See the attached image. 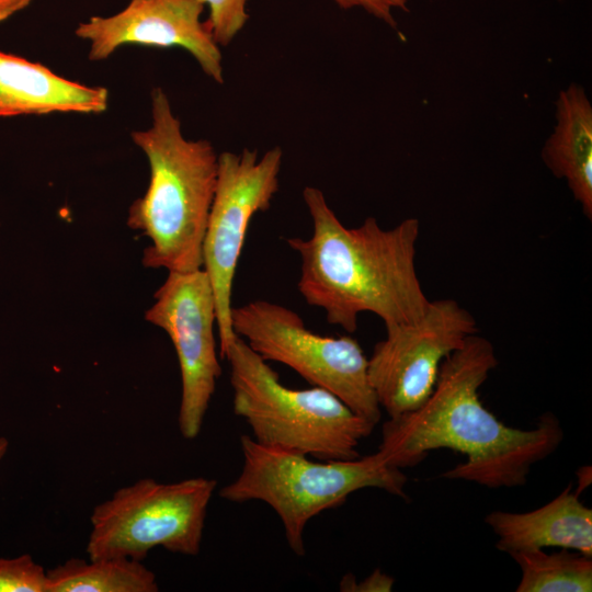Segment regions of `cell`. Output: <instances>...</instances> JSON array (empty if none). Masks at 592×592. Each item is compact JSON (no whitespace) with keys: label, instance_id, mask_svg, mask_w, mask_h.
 Here are the masks:
<instances>
[{"label":"cell","instance_id":"2","mask_svg":"<svg viewBox=\"0 0 592 592\" xmlns=\"http://www.w3.org/2000/svg\"><path fill=\"white\" fill-rule=\"evenodd\" d=\"M312 221L308 239L288 238L301 260L297 287L327 321L353 333L362 312L378 316L385 328L419 321L426 297L415 267L420 223L406 218L384 229L375 217L345 227L317 187L303 191Z\"/></svg>","mask_w":592,"mask_h":592},{"label":"cell","instance_id":"12","mask_svg":"<svg viewBox=\"0 0 592 592\" xmlns=\"http://www.w3.org/2000/svg\"><path fill=\"white\" fill-rule=\"evenodd\" d=\"M109 90L66 79L46 66L0 52V117L107 109Z\"/></svg>","mask_w":592,"mask_h":592},{"label":"cell","instance_id":"6","mask_svg":"<svg viewBox=\"0 0 592 592\" xmlns=\"http://www.w3.org/2000/svg\"><path fill=\"white\" fill-rule=\"evenodd\" d=\"M217 481L204 477L175 482L144 478L116 490L90 516L89 559L143 561L150 549L195 556Z\"/></svg>","mask_w":592,"mask_h":592},{"label":"cell","instance_id":"20","mask_svg":"<svg viewBox=\"0 0 592 592\" xmlns=\"http://www.w3.org/2000/svg\"><path fill=\"white\" fill-rule=\"evenodd\" d=\"M395 579L380 569H375L368 577L357 582L353 574L348 573L340 582V590L344 592H389L392 590Z\"/></svg>","mask_w":592,"mask_h":592},{"label":"cell","instance_id":"11","mask_svg":"<svg viewBox=\"0 0 592 592\" xmlns=\"http://www.w3.org/2000/svg\"><path fill=\"white\" fill-rule=\"evenodd\" d=\"M201 0H130L111 16H91L75 35L89 43L88 58L107 59L126 44L159 48L180 47L189 52L204 73L223 83L221 53L208 21L201 20Z\"/></svg>","mask_w":592,"mask_h":592},{"label":"cell","instance_id":"13","mask_svg":"<svg viewBox=\"0 0 592 592\" xmlns=\"http://www.w3.org/2000/svg\"><path fill=\"white\" fill-rule=\"evenodd\" d=\"M485 522L498 536L496 547L509 555L560 547L592 557V510L569 485L545 505L524 513L492 511Z\"/></svg>","mask_w":592,"mask_h":592},{"label":"cell","instance_id":"19","mask_svg":"<svg viewBox=\"0 0 592 592\" xmlns=\"http://www.w3.org/2000/svg\"><path fill=\"white\" fill-rule=\"evenodd\" d=\"M343 9L361 7L374 16L383 20L391 27L396 29V20L392 16V9L408 10V0H334Z\"/></svg>","mask_w":592,"mask_h":592},{"label":"cell","instance_id":"14","mask_svg":"<svg viewBox=\"0 0 592 592\" xmlns=\"http://www.w3.org/2000/svg\"><path fill=\"white\" fill-rule=\"evenodd\" d=\"M557 124L542 158L557 178L565 179L584 215L592 218V105L585 90L570 83L556 101Z\"/></svg>","mask_w":592,"mask_h":592},{"label":"cell","instance_id":"7","mask_svg":"<svg viewBox=\"0 0 592 592\" xmlns=\"http://www.w3.org/2000/svg\"><path fill=\"white\" fill-rule=\"evenodd\" d=\"M231 326L265 361L287 365L372 424L380 421L382 408L369 382L368 358L355 339L318 334L306 328L297 312L261 299L232 307Z\"/></svg>","mask_w":592,"mask_h":592},{"label":"cell","instance_id":"15","mask_svg":"<svg viewBox=\"0 0 592 592\" xmlns=\"http://www.w3.org/2000/svg\"><path fill=\"white\" fill-rule=\"evenodd\" d=\"M47 592H157L156 574L129 558H71L46 570Z\"/></svg>","mask_w":592,"mask_h":592},{"label":"cell","instance_id":"17","mask_svg":"<svg viewBox=\"0 0 592 592\" xmlns=\"http://www.w3.org/2000/svg\"><path fill=\"white\" fill-rule=\"evenodd\" d=\"M0 592H47L46 570L30 554L0 558Z\"/></svg>","mask_w":592,"mask_h":592},{"label":"cell","instance_id":"9","mask_svg":"<svg viewBox=\"0 0 592 592\" xmlns=\"http://www.w3.org/2000/svg\"><path fill=\"white\" fill-rule=\"evenodd\" d=\"M368 357V377L389 418L413 411L432 392L442 362L478 332L474 316L451 298L431 300L414 323L385 328Z\"/></svg>","mask_w":592,"mask_h":592},{"label":"cell","instance_id":"10","mask_svg":"<svg viewBox=\"0 0 592 592\" xmlns=\"http://www.w3.org/2000/svg\"><path fill=\"white\" fill-rule=\"evenodd\" d=\"M145 319L161 328L177 352L181 373L179 429L195 439L221 375L216 351L215 298L206 272H169Z\"/></svg>","mask_w":592,"mask_h":592},{"label":"cell","instance_id":"8","mask_svg":"<svg viewBox=\"0 0 592 592\" xmlns=\"http://www.w3.org/2000/svg\"><path fill=\"white\" fill-rule=\"evenodd\" d=\"M283 152L276 146L259 158L257 150L218 155L217 182L203 240V266L215 298L219 357L237 334L231 326V291L250 220L270 208L280 186Z\"/></svg>","mask_w":592,"mask_h":592},{"label":"cell","instance_id":"21","mask_svg":"<svg viewBox=\"0 0 592 592\" xmlns=\"http://www.w3.org/2000/svg\"><path fill=\"white\" fill-rule=\"evenodd\" d=\"M32 0H0V23L25 9Z\"/></svg>","mask_w":592,"mask_h":592},{"label":"cell","instance_id":"22","mask_svg":"<svg viewBox=\"0 0 592 592\" xmlns=\"http://www.w3.org/2000/svg\"><path fill=\"white\" fill-rule=\"evenodd\" d=\"M8 448H9V441L5 437L1 436L0 437V462L5 456Z\"/></svg>","mask_w":592,"mask_h":592},{"label":"cell","instance_id":"4","mask_svg":"<svg viewBox=\"0 0 592 592\" xmlns=\"http://www.w3.org/2000/svg\"><path fill=\"white\" fill-rule=\"evenodd\" d=\"M242 468L219 490L231 502L262 501L282 521L285 538L297 556L305 555L304 532L319 513L341 505L364 488H377L407 499V477L376 452L353 459H317L240 436Z\"/></svg>","mask_w":592,"mask_h":592},{"label":"cell","instance_id":"18","mask_svg":"<svg viewBox=\"0 0 592 592\" xmlns=\"http://www.w3.org/2000/svg\"><path fill=\"white\" fill-rule=\"evenodd\" d=\"M208 7L214 39L218 45L227 46L242 30L248 13L247 0H201Z\"/></svg>","mask_w":592,"mask_h":592},{"label":"cell","instance_id":"3","mask_svg":"<svg viewBox=\"0 0 592 592\" xmlns=\"http://www.w3.org/2000/svg\"><path fill=\"white\" fill-rule=\"evenodd\" d=\"M151 125L130 134L146 155L147 191L127 213V226L150 240L141 262L148 269L190 272L203 266V240L214 198L218 155L208 140H189L168 95L153 88Z\"/></svg>","mask_w":592,"mask_h":592},{"label":"cell","instance_id":"16","mask_svg":"<svg viewBox=\"0 0 592 592\" xmlns=\"http://www.w3.org/2000/svg\"><path fill=\"white\" fill-rule=\"evenodd\" d=\"M521 569L516 592H590L592 591V557L561 548L557 553L544 549L510 555Z\"/></svg>","mask_w":592,"mask_h":592},{"label":"cell","instance_id":"1","mask_svg":"<svg viewBox=\"0 0 592 592\" xmlns=\"http://www.w3.org/2000/svg\"><path fill=\"white\" fill-rule=\"evenodd\" d=\"M498 365L492 343L477 333L441 364L435 386L413 411L389 418L378 453L397 468L421 463L429 452L448 448L465 463L441 474L488 488L526 483L532 466L553 454L563 440L559 419L543 413L530 430L505 425L486 409L479 388Z\"/></svg>","mask_w":592,"mask_h":592},{"label":"cell","instance_id":"5","mask_svg":"<svg viewBox=\"0 0 592 592\" xmlns=\"http://www.w3.org/2000/svg\"><path fill=\"white\" fill-rule=\"evenodd\" d=\"M230 364L234 413L265 446L298 452L316 459H353L360 442L375 425L327 389H293L240 337L225 356Z\"/></svg>","mask_w":592,"mask_h":592}]
</instances>
